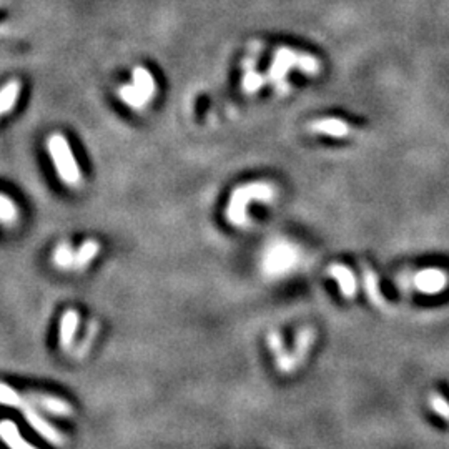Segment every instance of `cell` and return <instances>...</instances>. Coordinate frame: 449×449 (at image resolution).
<instances>
[{
	"instance_id": "obj_1",
	"label": "cell",
	"mask_w": 449,
	"mask_h": 449,
	"mask_svg": "<svg viewBox=\"0 0 449 449\" xmlns=\"http://www.w3.org/2000/svg\"><path fill=\"white\" fill-rule=\"evenodd\" d=\"M298 69L300 72H305L308 75H316L320 72V62L318 59L311 57L305 52H298L288 47H280L275 50L273 62L269 65L267 74V82H269L275 87L278 92L285 93L288 92L286 75L290 70Z\"/></svg>"
},
{
	"instance_id": "obj_2",
	"label": "cell",
	"mask_w": 449,
	"mask_h": 449,
	"mask_svg": "<svg viewBox=\"0 0 449 449\" xmlns=\"http://www.w3.org/2000/svg\"><path fill=\"white\" fill-rule=\"evenodd\" d=\"M273 198H275V187L268 182H253L235 188L226 206V218L231 225L245 226L248 223L250 203L272 202Z\"/></svg>"
},
{
	"instance_id": "obj_3",
	"label": "cell",
	"mask_w": 449,
	"mask_h": 449,
	"mask_svg": "<svg viewBox=\"0 0 449 449\" xmlns=\"http://www.w3.org/2000/svg\"><path fill=\"white\" fill-rule=\"evenodd\" d=\"M47 150L50 158L54 160L55 170L59 177L62 178L65 185L77 188L82 183V173H80L78 163L74 157L67 139L62 134H54L47 139Z\"/></svg>"
},
{
	"instance_id": "obj_4",
	"label": "cell",
	"mask_w": 449,
	"mask_h": 449,
	"mask_svg": "<svg viewBox=\"0 0 449 449\" xmlns=\"http://www.w3.org/2000/svg\"><path fill=\"white\" fill-rule=\"evenodd\" d=\"M21 411L23 414V419H25V421L28 423V426L34 429V431L39 434L40 438H44L47 443L54 444V446H57V448L65 446V443H67L65 434L60 431V429H57L50 421H47L44 416H42L39 411H37L35 406L27 403Z\"/></svg>"
},
{
	"instance_id": "obj_5",
	"label": "cell",
	"mask_w": 449,
	"mask_h": 449,
	"mask_svg": "<svg viewBox=\"0 0 449 449\" xmlns=\"http://www.w3.org/2000/svg\"><path fill=\"white\" fill-rule=\"evenodd\" d=\"M25 400L27 403H30L32 406H35V408L45 411V413H49L52 416H60V418H65V416L74 414L72 404L67 403V401L62 398H57V396L30 391V393L25 395Z\"/></svg>"
},
{
	"instance_id": "obj_6",
	"label": "cell",
	"mask_w": 449,
	"mask_h": 449,
	"mask_svg": "<svg viewBox=\"0 0 449 449\" xmlns=\"http://www.w3.org/2000/svg\"><path fill=\"white\" fill-rule=\"evenodd\" d=\"M414 285L419 291L428 293V295H434L444 290V286L448 285V275L441 269H423L418 275L414 276Z\"/></svg>"
},
{
	"instance_id": "obj_7",
	"label": "cell",
	"mask_w": 449,
	"mask_h": 449,
	"mask_svg": "<svg viewBox=\"0 0 449 449\" xmlns=\"http://www.w3.org/2000/svg\"><path fill=\"white\" fill-rule=\"evenodd\" d=\"M80 315L77 310H67L60 318L59 343L62 349H70L75 343V334L78 332Z\"/></svg>"
},
{
	"instance_id": "obj_8",
	"label": "cell",
	"mask_w": 449,
	"mask_h": 449,
	"mask_svg": "<svg viewBox=\"0 0 449 449\" xmlns=\"http://www.w3.org/2000/svg\"><path fill=\"white\" fill-rule=\"evenodd\" d=\"M268 348L269 351L273 353L276 361V368L281 373H293L295 368H293L291 361V351H288L285 346V342H283V337L278 332H269L268 334Z\"/></svg>"
},
{
	"instance_id": "obj_9",
	"label": "cell",
	"mask_w": 449,
	"mask_h": 449,
	"mask_svg": "<svg viewBox=\"0 0 449 449\" xmlns=\"http://www.w3.org/2000/svg\"><path fill=\"white\" fill-rule=\"evenodd\" d=\"M328 275L332 276L333 280H337L339 291H342V295L344 298H348V300L354 298V295H356L358 291V285H356V278H354L351 269L344 267V264L333 263L332 267L328 268Z\"/></svg>"
},
{
	"instance_id": "obj_10",
	"label": "cell",
	"mask_w": 449,
	"mask_h": 449,
	"mask_svg": "<svg viewBox=\"0 0 449 449\" xmlns=\"http://www.w3.org/2000/svg\"><path fill=\"white\" fill-rule=\"evenodd\" d=\"M0 439H2L8 449H37L34 444L28 443L22 436L21 429L11 419H2L0 421Z\"/></svg>"
},
{
	"instance_id": "obj_11",
	"label": "cell",
	"mask_w": 449,
	"mask_h": 449,
	"mask_svg": "<svg viewBox=\"0 0 449 449\" xmlns=\"http://www.w3.org/2000/svg\"><path fill=\"white\" fill-rule=\"evenodd\" d=\"M315 342V330L313 328H303L300 330L298 333L296 342H295V348L291 351V361H293V368L298 370L301 365L305 363L306 356H308L310 348L313 346Z\"/></svg>"
},
{
	"instance_id": "obj_12",
	"label": "cell",
	"mask_w": 449,
	"mask_h": 449,
	"mask_svg": "<svg viewBox=\"0 0 449 449\" xmlns=\"http://www.w3.org/2000/svg\"><path fill=\"white\" fill-rule=\"evenodd\" d=\"M311 130L316 134L334 136V139H343L349 134V125L339 118H321L311 124Z\"/></svg>"
},
{
	"instance_id": "obj_13",
	"label": "cell",
	"mask_w": 449,
	"mask_h": 449,
	"mask_svg": "<svg viewBox=\"0 0 449 449\" xmlns=\"http://www.w3.org/2000/svg\"><path fill=\"white\" fill-rule=\"evenodd\" d=\"M132 78H134V87L144 95L146 100H152L157 93V83H155L153 75L148 72L145 67H135L132 72Z\"/></svg>"
},
{
	"instance_id": "obj_14",
	"label": "cell",
	"mask_w": 449,
	"mask_h": 449,
	"mask_svg": "<svg viewBox=\"0 0 449 449\" xmlns=\"http://www.w3.org/2000/svg\"><path fill=\"white\" fill-rule=\"evenodd\" d=\"M243 70H245V75H243L245 93L258 92V90L263 87V83L267 82V78H264L263 75L257 70V60H255V57H248V59H245Z\"/></svg>"
},
{
	"instance_id": "obj_15",
	"label": "cell",
	"mask_w": 449,
	"mask_h": 449,
	"mask_svg": "<svg viewBox=\"0 0 449 449\" xmlns=\"http://www.w3.org/2000/svg\"><path fill=\"white\" fill-rule=\"evenodd\" d=\"M363 283H365V291L368 298L371 300V303H375L376 306L385 305V296L381 295L380 291V281H378V275L375 273V269L371 267H368L366 263H363Z\"/></svg>"
},
{
	"instance_id": "obj_16",
	"label": "cell",
	"mask_w": 449,
	"mask_h": 449,
	"mask_svg": "<svg viewBox=\"0 0 449 449\" xmlns=\"http://www.w3.org/2000/svg\"><path fill=\"white\" fill-rule=\"evenodd\" d=\"M98 252H100V243L97 240H87V242H83L77 252H75V262L72 268L77 269V272L85 269L95 260Z\"/></svg>"
},
{
	"instance_id": "obj_17",
	"label": "cell",
	"mask_w": 449,
	"mask_h": 449,
	"mask_svg": "<svg viewBox=\"0 0 449 449\" xmlns=\"http://www.w3.org/2000/svg\"><path fill=\"white\" fill-rule=\"evenodd\" d=\"M18 93H21V82L18 80H11L0 88V117H4L16 107Z\"/></svg>"
},
{
	"instance_id": "obj_18",
	"label": "cell",
	"mask_w": 449,
	"mask_h": 449,
	"mask_svg": "<svg viewBox=\"0 0 449 449\" xmlns=\"http://www.w3.org/2000/svg\"><path fill=\"white\" fill-rule=\"evenodd\" d=\"M118 95H120V98L127 103V105L135 108V110H141V108L148 105V100H146L139 90L134 87V83L122 85V87L118 88Z\"/></svg>"
},
{
	"instance_id": "obj_19",
	"label": "cell",
	"mask_w": 449,
	"mask_h": 449,
	"mask_svg": "<svg viewBox=\"0 0 449 449\" xmlns=\"http://www.w3.org/2000/svg\"><path fill=\"white\" fill-rule=\"evenodd\" d=\"M0 404L8 406V408L22 409L27 404V400L25 396H22L12 386L6 385V383H0Z\"/></svg>"
},
{
	"instance_id": "obj_20",
	"label": "cell",
	"mask_w": 449,
	"mask_h": 449,
	"mask_svg": "<svg viewBox=\"0 0 449 449\" xmlns=\"http://www.w3.org/2000/svg\"><path fill=\"white\" fill-rule=\"evenodd\" d=\"M75 250L72 243H60L54 252V264L60 269H69L74 267Z\"/></svg>"
},
{
	"instance_id": "obj_21",
	"label": "cell",
	"mask_w": 449,
	"mask_h": 449,
	"mask_svg": "<svg viewBox=\"0 0 449 449\" xmlns=\"http://www.w3.org/2000/svg\"><path fill=\"white\" fill-rule=\"evenodd\" d=\"M17 218H18V210L16 203H13L8 197L0 193V223L12 225L16 223Z\"/></svg>"
},
{
	"instance_id": "obj_22",
	"label": "cell",
	"mask_w": 449,
	"mask_h": 449,
	"mask_svg": "<svg viewBox=\"0 0 449 449\" xmlns=\"http://www.w3.org/2000/svg\"><path fill=\"white\" fill-rule=\"evenodd\" d=\"M97 333H98V323H97V321L95 320L88 321L87 332H85V337H83L82 342L77 344V348H75V351H74L75 356L82 358L83 354L88 351L90 346H92L93 339H95V337H97Z\"/></svg>"
},
{
	"instance_id": "obj_23",
	"label": "cell",
	"mask_w": 449,
	"mask_h": 449,
	"mask_svg": "<svg viewBox=\"0 0 449 449\" xmlns=\"http://www.w3.org/2000/svg\"><path fill=\"white\" fill-rule=\"evenodd\" d=\"M429 404H431L433 411L439 416V418H443L444 421L449 423V403L443 398L441 395H436V393L431 395V398H429Z\"/></svg>"
}]
</instances>
